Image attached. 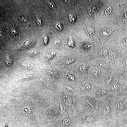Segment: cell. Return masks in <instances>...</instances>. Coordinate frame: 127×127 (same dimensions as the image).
Here are the masks:
<instances>
[{"label": "cell", "instance_id": "11", "mask_svg": "<svg viewBox=\"0 0 127 127\" xmlns=\"http://www.w3.org/2000/svg\"><path fill=\"white\" fill-rule=\"evenodd\" d=\"M108 52V51L107 49L103 48L100 49L99 54L101 55H107Z\"/></svg>", "mask_w": 127, "mask_h": 127}, {"label": "cell", "instance_id": "7", "mask_svg": "<svg viewBox=\"0 0 127 127\" xmlns=\"http://www.w3.org/2000/svg\"><path fill=\"white\" fill-rule=\"evenodd\" d=\"M60 107L58 115L60 117H62L65 112V108L64 106L62 103L60 99Z\"/></svg>", "mask_w": 127, "mask_h": 127}, {"label": "cell", "instance_id": "23", "mask_svg": "<svg viewBox=\"0 0 127 127\" xmlns=\"http://www.w3.org/2000/svg\"><path fill=\"white\" fill-rule=\"evenodd\" d=\"M122 94L124 96H127V87H126L124 89L123 91Z\"/></svg>", "mask_w": 127, "mask_h": 127}, {"label": "cell", "instance_id": "33", "mask_svg": "<svg viewBox=\"0 0 127 127\" xmlns=\"http://www.w3.org/2000/svg\"><path fill=\"white\" fill-rule=\"evenodd\" d=\"M6 126H5V127H7L8 126H7V123L6 121Z\"/></svg>", "mask_w": 127, "mask_h": 127}, {"label": "cell", "instance_id": "32", "mask_svg": "<svg viewBox=\"0 0 127 127\" xmlns=\"http://www.w3.org/2000/svg\"><path fill=\"white\" fill-rule=\"evenodd\" d=\"M82 69L83 70H85L86 68V67L85 66H83L82 67Z\"/></svg>", "mask_w": 127, "mask_h": 127}, {"label": "cell", "instance_id": "29", "mask_svg": "<svg viewBox=\"0 0 127 127\" xmlns=\"http://www.w3.org/2000/svg\"><path fill=\"white\" fill-rule=\"evenodd\" d=\"M100 72L99 70H97L96 71H95V72L94 73V75L95 76H96L98 75Z\"/></svg>", "mask_w": 127, "mask_h": 127}, {"label": "cell", "instance_id": "30", "mask_svg": "<svg viewBox=\"0 0 127 127\" xmlns=\"http://www.w3.org/2000/svg\"><path fill=\"white\" fill-rule=\"evenodd\" d=\"M3 35V33L1 29L0 28V37H2Z\"/></svg>", "mask_w": 127, "mask_h": 127}, {"label": "cell", "instance_id": "15", "mask_svg": "<svg viewBox=\"0 0 127 127\" xmlns=\"http://www.w3.org/2000/svg\"><path fill=\"white\" fill-rule=\"evenodd\" d=\"M26 69H27L31 68L32 67V65L30 63H25L23 65Z\"/></svg>", "mask_w": 127, "mask_h": 127}, {"label": "cell", "instance_id": "21", "mask_svg": "<svg viewBox=\"0 0 127 127\" xmlns=\"http://www.w3.org/2000/svg\"><path fill=\"white\" fill-rule=\"evenodd\" d=\"M105 93V92L102 89L100 90L98 92L97 94L99 95H102Z\"/></svg>", "mask_w": 127, "mask_h": 127}, {"label": "cell", "instance_id": "24", "mask_svg": "<svg viewBox=\"0 0 127 127\" xmlns=\"http://www.w3.org/2000/svg\"><path fill=\"white\" fill-rule=\"evenodd\" d=\"M42 20L40 18H38L37 20V24L39 26H41L42 23Z\"/></svg>", "mask_w": 127, "mask_h": 127}, {"label": "cell", "instance_id": "22", "mask_svg": "<svg viewBox=\"0 0 127 127\" xmlns=\"http://www.w3.org/2000/svg\"><path fill=\"white\" fill-rule=\"evenodd\" d=\"M116 56V55L115 53L112 52L110 53L109 57L111 59H114Z\"/></svg>", "mask_w": 127, "mask_h": 127}, {"label": "cell", "instance_id": "27", "mask_svg": "<svg viewBox=\"0 0 127 127\" xmlns=\"http://www.w3.org/2000/svg\"><path fill=\"white\" fill-rule=\"evenodd\" d=\"M11 31L12 33L14 34H16L17 33V31L14 28L12 29L11 30Z\"/></svg>", "mask_w": 127, "mask_h": 127}, {"label": "cell", "instance_id": "18", "mask_svg": "<svg viewBox=\"0 0 127 127\" xmlns=\"http://www.w3.org/2000/svg\"><path fill=\"white\" fill-rule=\"evenodd\" d=\"M70 120L68 119H66L63 121V125L65 126H68L70 124Z\"/></svg>", "mask_w": 127, "mask_h": 127}, {"label": "cell", "instance_id": "2", "mask_svg": "<svg viewBox=\"0 0 127 127\" xmlns=\"http://www.w3.org/2000/svg\"><path fill=\"white\" fill-rule=\"evenodd\" d=\"M116 30L111 27L104 26L99 28L98 32L99 37L102 45L110 38L113 32Z\"/></svg>", "mask_w": 127, "mask_h": 127}, {"label": "cell", "instance_id": "3", "mask_svg": "<svg viewBox=\"0 0 127 127\" xmlns=\"http://www.w3.org/2000/svg\"><path fill=\"white\" fill-rule=\"evenodd\" d=\"M119 25L123 32L127 31V0H125L123 6Z\"/></svg>", "mask_w": 127, "mask_h": 127}, {"label": "cell", "instance_id": "14", "mask_svg": "<svg viewBox=\"0 0 127 127\" xmlns=\"http://www.w3.org/2000/svg\"><path fill=\"white\" fill-rule=\"evenodd\" d=\"M19 18L20 20L23 22H25L27 21V18L26 16L23 15H21L19 16Z\"/></svg>", "mask_w": 127, "mask_h": 127}, {"label": "cell", "instance_id": "28", "mask_svg": "<svg viewBox=\"0 0 127 127\" xmlns=\"http://www.w3.org/2000/svg\"><path fill=\"white\" fill-rule=\"evenodd\" d=\"M118 85L117 84H114L112 87V88L114 90H117L118 89Z\"/></svg>", "mask_w": 127, "mask_h": 127}, {"label": "cell", "instance_id": "10", "mask_svg": "<svg viewBox=\"0 0 127 127\" xmlns=\"http://www.w3.org/2000/svg\"><path fill=\"white\" fill-rule=\"evenodd\" d=\"M76 15L75 14H70L69 16V20L71 22H74L76 20Z\"/></svg>", "mask_w": 127, "mask_h": 127}, {"label": "cell", "instance_id": "8", "mask_svg": "<svg viewBox=\"0 0 127 127\" xmlns=\"http://www.w3.org/2000/svg\"><path fill=\"white\" fill-rule=\"evenodd\" d=\"M13 59L12 57L9 55H8L6 56V63L7 65L10 66L12 64Z\"/></svg>", "mask_w": 127, "mask_h": 127}, {"label": "cell", "instance_id": "17", "mask_svg": "<svg viewBox=\"0 0 127 127\" xmlns=\"http://www.w3.org/2000/svg\"><path fill=\"white\" fill-rule=\"evenodd\" d=\"M48 5L50 8L54 9H55L56 6L52 1H50L48 2Z\"/></svg>", "mask_w": 127, "mask_h": 127}, {"label": "cell", "instance_id": "4", "mask_svg": "<svg viewBox=\"0 0 127 127\" xmlns=\"http://www.w3.org/2000/svg\"><path fill=\"white\" fill-rule=\"evenodd\" d=\"M120 46L125 52L127 53V31L123 32L119 39Z\"/></svg>", "mask_w": 127, "mask_h": 127}, {"label": "cell", "instance_id": "31", "mask_svg": "<svg viewBox=\"0 0 127 127\" xmlns=\"http://www.w3.org/2000/svg\"><path fill=\"white\" fill-rule=\"evenodd\" d=\"M48 38L47 37H46L44 39V42L45 43H47L48 41Z\"/></svg>", "mask_w": 127, "mask_h": 127}, {"label": "cell", "instance_id": "6", "mask_svg": "<svg viewBox=\"0 0 127 127\" xmlns=\"http://www.w3.org/2000/svg\"><path fill=\"white\" fill-rule=\"evenodd\" d=\"M126 105V103L125 101H121L118 102L116 104V108L119 110H122L125 107Z\"/></svg>", "mask_w": 127, "mask_h": 127}, {"label": "cell", "instance_id": "1", "mask_svg": "<svg viewBox=\"0 0 127 127\" xmlns=\"http://www.w3.org/2000/svg\"><path fill=\"white\" fill-rule=\"evenodd\" d=\"M125 1L124 0H105L96 15L100 28L104 26L116 29L120 27L119 21Z\"/></svg>", "mask_w": 127, "mask_h": 127}, {"label": "cell", "instance_id": "16", "mask_svg": "<svg viewBox=\"0 0 127 127\" xmlns=\"http://www.w3.org/2000/svg\"><path fill=\"white\" fill-rule=\"evenodd\" d=\"M68 44V45L71 47H74V46L75 44L71 36L69 37Z\"/></svg>", "mask_w": 127, "mask_h": 127}, {"label": "cell", "instance_id": "5", "mask_svg": "<svg viewBox=\"0 0 127 127\" xmlns=\"http://www.w3.org/2000/svg\"><path fill=\"white\" fill-rule=\"evenodd\" d=\"M36 41L35 39H25L21 44V48L23 49H30L35 45Z\"/></svg>", "mask_w": 127, "mask_h": 127}, {"label": "cell", "instance_id": "20", "mask_svg": "<svg viewBox=\"0 0 127 127\" xmlns=\"http://www.w3.org/2000/svg\"><path fill=\"white\" fill-rule=\"evenodd\" d=\"M123 63L124 66H127V55H126V56L124 57L123 60Z\"/></svg>", "mask_w": 127, "mask_h": 127}, {"label": "cell", "instance_id": "9", "mask_svg": "<svg viewBox=\"0 0 127 127\" xmlns=\"http://www.w3.org/2000/svg\"><path fill=\"white\" fill-rule=\"evenodd\" d=\"M28 53L29 55L31 57H35L37 56V53L35 50H30L28 52Z\"/></svg>", "mask_w": 127, "mask_h": 127}, {"label": "cell", "instance_id": "13", "mask_svg": "<svg viewBox=\"0 0 127 127\" xmlns=\"http://www.w3.org/2000/svg\"><path fill=\"white\" fill-rule=\"evenodd\" d=\"M110 108L108 106H106L103 108L102 112L103 114L106 115L108 114L110 111Z\"/></svg>", "mask_w": 127, "mask_h": 127}, {"label": "cell", "instance_id": "26", "mask_svg": "<svg viewBox=\"0 0 127 127\" xmlns=\"http://www.w3.org/2000/svg\"><path fill=\"white\" fill-rule=\"evenodd\" d=\"M113 80V77L112 76H110L108 79L107 81L108 83L111 82Z\"/></svg>", "mask_w": 127, "mask_h": 127}, {"label": "cell", "instance_id": "12", "mask_svg": "<svg viewBox=\"0 0 127 127\" xmlns=\"http://www.w3.org/2000/svg\"><path fill=\"white\" fill-rule=\"evenodd\" d=\"M90 85L87 83H85L82 85L81 86L82 89L85 91L89 90L91 88Z\"/></svg>", "mask_w": 127, "mask_h": 127}, {"label": "cell", "instance_id": "19", "mask_svg": "<svg viewBox=\"0 0 127 127\" xmlns=\"http://www.w3.org/2000/svg\"><path fill=\"white\" fill-rule=\"evenodd\" d=\"M56 26L57 29L59 30H61L63 28V27L61 24L60 22H57L56 24Z\"/></svg>", "mask_w": 127, "mask_h": 127}, {"label": "cell", "instance_id": "25", "mask_svg": "<svg viewBox=\"0 0 127 127\" xmlns=\"http://www.w3.org/2000/svg\"><path fill=\"white\" fill-rule=\"evenodd\" d=\"M93 119V118L91 116H88L86 118L87 121L88 122L91 121H92Z\"/></svg>", "mask_w": 127, "mask_h": 127}]
</instances>
